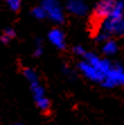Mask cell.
<instances>
[{
  "label": "cell",
  "instance_id": "1",
  "mask_svg": "<svg viewBox=\"0 0 124 125\" xmlns=\"http://www.w3.org/2000/svg\"><path fill=\"white\" fill-rule=\"evenodd\" d=\"M101 31L107 35L122 36L124 35V3L117 0L113 12L107 18L103 19L101 24Z\"/></svg>",
  "mask_w": 124,
  "mask_h": 125
},
{
  "label": "cell",
  "instance_id": "11",
  "mask_svg": "<svg viewBox=\"0 0 124 125\" xmlns=\"http://www.w3.org/2000/svg\"><path fill=\"white\" fill-rule=\"evenodd\" d=\"M23 73H24V77L26 78V80L29 82V83H33V82H37L38 81L37 73L35 72L33 69H31V68H26V69H24Z\"/></svg>",
  "mask_w": 124,
  "mask_h": 125
},
{
  "label": "cell",
  "instance_id": "8",
  "mask_svg": "<svg viewBox=\"0 0 124 125\" xmlns=\"http://www.w3.org/2000/svg\"><path fill=\"white\" fill-rule=\"evenodd\" d=\"M66 9L73 16H85L88 12V6L84 0H67Z\"/></svg>",
  "mask_w": 124,
  "mask_h": 125
},
{
  "label": "cell",
  "instance_id": "2",
  "mask_svg": "<svg viewBox=\"0 0 124 125\" xmlns=\"http://www.w3.org/2000/svg\"><path fill=\"white\" fill-rule=\"evenodd\" d=\"M46 12V18H49L53 23L61 24L64 21V10L58 0H43L42 5Z\"/></svg>",
  "mask_w": 124,
  "mask_h": 125
},
{
  "label": "cell",
  "instance_id": "13",
  "mask_svg": "<svg viewBox=\"0 0 124 125\" xmlns=\"http://www.w3.org/2000/svg\"><path fill=\"white\" fill-rule=\"evenodd\" d=\"M32 15L34 16V18L40 19V21H42V19L46 18V12H45V10L43 9V7L42 6L35 7V8L32 10Z\"/></svg>",
  "mask_w": 124,
  "mask_h": 125
},
{
  "label": "cell",
  "instance_id": "5",
  "mask_svg": "<svg viewBox=\"0 0 124 125\" xmlns=\"http://www.w3.org/2000/svg\"><path fill=\"white\" fill-rule=\"evenodd\" d=\"M84 60H86L88 63L94 65L99 72L103 73V74H104V78H105V76H106V73L108 72V70H110L113 65V64L111 63V61H108L107 59L99 58L98 55H96L94 53H90V52H86V54L84 55Z\"/></svg>",
  "mask_w": 124,
  "mask_h": 125
},
{
  "label": "cell",
  "instance_id": "18",
  "mask_svg": "<svg viewBox=\"0 0 124 125\" xmlns=\"http://www.w3.org/2000/svg\"><path fill=\"white\" fill-rule=\"evenodd\" d=\"M12 125H22V124H12Z\"/></svg>",
  "mask_w": 124,
  "mask_h": 125
},
{
  "label": "cell",
  "instance_id": "12",
  "mask_svg": "<svg viewBox=\"0 0 124 125\" xmlns=\"http://www.w3.org/2000/svg\"><path fill=\"white\" fill-rule=\"evenodd\" d=\"M16 36V33L12 28H6L1 34V41L3 43H9Z\"/></svg>",
  "mask_w": 124,
  "mask_h": 125
},
{
  "label": "cell",
  "instance_id": "9",
  "mask_svg": "<svg viewBox=\"0 0 124 125\" xmlns=\"http://www.w3.org/2000/svg\"><path fill=\"white\" fill-rule=\"evenodd\" d=\"M47 38L49 42L52 45H54L56 49L59 50H63L66 47V36L64 33L59 28H53L51 29L47 34Z\"/></svg>",
  "mask_w": 124,
  "mask_h": 125
},
{
  "label": "cell",
  "instance_id": "4",
  "mask_svg": "<svg viewBox=\"0 0 124 125\" xmlns=\"http://www.w3.org/2000/svg\"><path fill=\"white\" fill-rule=\"evenodd\" d=\"M31 90H32L33 98L35 100V104L41 111H47L50 108V100L45 95L44 88L40 84V82H33L31 83Z\"/></svg>",
  "mask_w": 124,
  "mask_h": 125
},
{
  "label": "cell",
  "instance_id": "3",
  "mask_svg": "<svg viewBox=\"0 0 124 125\" xmlns=\"http://www.w3.org/2000/svg\"><path fill=\"white\" fill-rule=\"evenodd\" d=\"M101 84L106 88H114L124 84V67L121 64L112 65L108 72L106 73Z\"/></svg>",
  "mask_w": 124,
  "mask_h": 125
},
{
  "label": "cell",
  "instance_id": "17",
  "mask_svg": "<svg viewBox=\"0 0 124 125\" xmlns=\"http://www.w3.org/2000/svg\"><path fill=\"white\" fill-rule=\"evenodd\" d=\"M73 52H75V54H77V55L84 56L85 54H86V50L81 46V45H77V46L73 49Z\"/></svg>",
  "mask_w": 124,
  "mask_h": 125
},
{
  "label": "cell",
  "instance_id": "15",
  "mask_svg": "<svg viewBox=\"0 0 124 125\" xmlns=\"http://www.w3.org/2000/svg\"><path fill=\"white\" fill-rule=\"evenodd\" d=\"M110 38V35H107L106 33H104L103 31H99L96 35V41L99 42V43H104L105 41H107Z\"/></svg>",
  "mask_w": 124,
  "mask_h": 125
},
{
  "label": "cell",
  "instance_id": "16",
  "mask_svg": "<svg viewBox=\"0 0 124 125\" xmlns=\"http://www.w3.org/2000/svg\"><path fill=\"white\" fill-rule=\"evenodd\" d=\"M43 54V46H42V44L40 42L36 43V46L34 49V55L35 56H41Z\"/></svg>",
  "mask_w": 124,
  "mask_h": 125
},
{
  "label": "cell",
  "instance_id": "10",
  "mask_svg": "<svg viewBox=\"0 0 124 125\" xmlns=\"http://www.w3.org/2000/svg\"><path fill=\"white\" fill-rule=\"evenodd\" d=\"M101 50H103V53L105 55H114L116 54L118 51V45L114 40H107L103 43V46H101Z\"/></svg>",
  "mask_w": 124,
  "mask_h": 125
},
{
  "label": "cell",
  "instance_id": "14",
  "mask_svg": "<svg viewBox=\"0 0 124 125\" xmlns=\"http://www.w3.org/2000/svg\"><path fill=\"white\" fill-rule=\"evenodd\" d=\"M5 1H6L9 8L14 11H17L20 8V5H22V0H5Z\"/></svg>",
  "mask_w": 124,
  "mask_h": 125
},
{
  "label": "cell",
  "instance_id": "6",
  "mask_svg": "<svg viewBox=\"0 0 124 125\" xmlns=\"http://www.w3.org/2000/svg\"><path fill=\"white\" fill-rule=\"evenodd\" d=\"M117 0H101L94 8V16L97 19H105L113 12Z\"/></svg>",
  "mask_w": 124,
  "mask_h": 125
},
{
  "label": "cell",
  "instance_id": "7",
  "mask_svg": "<svg viewBox=\"0 0 124 125\" xmlns=\"http://www.w3.org/2000/svg\"><path fill=\"white\" fill-rule=\"evenodd\" d=\"M78 67H79L80 72L82 73L85 78H87L88 80L94 81V82H101V83L103 82V80H104V74L101 72H99L94 65L88 63L86 60H82V61L79 63Z\"/></svg>",
  "mask_w": 124,
  "mask_h": 125
}]
</instances>
